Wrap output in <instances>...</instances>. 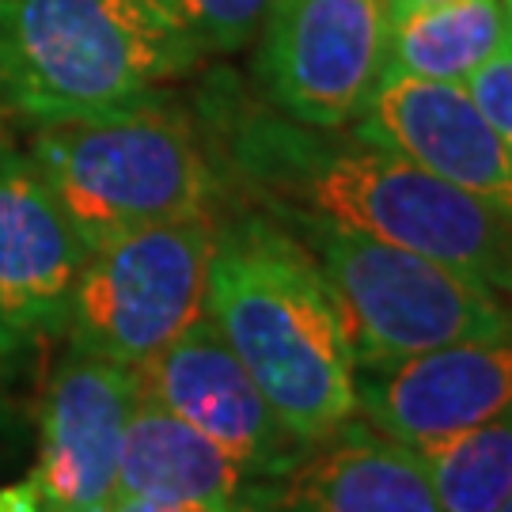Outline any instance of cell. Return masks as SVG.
I'll return each instance as SVG.
<instances>
[{
    "mask_svg": "<svg viewBox=\"0 0 512 512\" xmlns=\"http://www.w3.org/2000/svg\"><path fill=\"white\" fill-rule=\"evenodd\" d=\"M205 315L308 448L357 418V353L342 300L315 255L266 209L236 205L217 220Z\"/></svg>",
    "mask_w": 512,
    "mask_h": 512,
    "instance_id": "cell-2",
    "label": "cell"
},
{
    "mask_svg": "<svg viewBox=\"0 0 512 512\" xmlns=\"http://www.w3.org/2000/svg\"><path fill=\"white\" fill-rule=\"evenodd\" d=\"M31 160L84 251L145 224L220 217L228 202L202 122L164 95L38 126Z\"/></svg>",
    "mask_w": 512,
    "mask_h": 512,
    "instance_id": "cell-4",
    "label": "cell"
},
{
    "mask_svg": "<svg viewBox=\"0 0 512 512\" xmlns=\"http://www.w3.org/2000/svg\"><path fill=\"white\" fill-rule=\"evenodd\" d=\"M391 0H274L258 31L266 103L315 129H349L387 65Z\"/></svg>",
    "mask_w": 512,
    "mask_h": 512,
    "instance_id": "cell-7",
    "label": "cell"
},
{
    "mask_svg": "<svg viewBox=\"0 0 512 512\" xmlns=\"http://www.w3.org/2000/svg\"><path fill=\"white\" fill-rule=\"evenodd\" d=\"M463 84H467V92L475 95L482 114L490 118V126L512 148V50L509 46H501L494 57H486Z\"/></svg>",
    "mask_w": 512,
    "mask_h": 512,
    "instance_id": "cell-19",
    "label": "cell"
},
{
    "mask_svg": "<svg viewBox=\"0 0 512 512\" xmlns=\"http://www.w3.org/2000/svg\"><path fill=\"white\" fill-rule=\"evenodd\" d=\"M202 54H236L258 38L274 0H152Z\"/></svg>",
    "mask_w": 512,
    "mask_h": 512,
    "instance_id": "cell-17",
    "label": "cell"
},
{
    "mask_svg": "<svg viewBox=\"0 0 512 512\" xmlns=\"http://www.w3.org/2000/svg\"><path fill=\"white\" fill-rule=\"evenodd\" d=\"M27 353H31L27 342H19L16 334H8L0 327V452H16L19 444L27 440L31 414H27L23 395H19Z\"/></svg>",
    "mask_w": 512,
    "mask_h": 512,
    "instance_id": "cell-18",
    "label": "cell"
},
{
    "mask_svg": "<svg viewBox=\"0 0 512 512\" xmlns=\"http://www.w3.org/2000/svg\"><path fill=\"white\" fill-rule=\"evenodd\" d=\"M501 46V0H440L391 19L384 73L463 84Z\"/></svg>",
    "mask_w": 512,
    "mask_h": 512,
    "instance_id": "cell-15",
    "label": "cell"
},
{
    "mask_svg": "<svg viewBox=\"0 0 512 512\" xmlns=\"http://www.w3.org/2000/svg\"><path fill=\"white\" fill-rule=\"evenodd\" d=\"M137 387L194 425L258 482L285 475L308 452V444L266 403L251 372L205 311L137 368Z\"/></svg>",
    "mask_w": 512,
    "mask_h": 512,
    "instance_id": "cell-8",
    "label": "cell"
},
{
    "mask_svg": "<svg viewBox=\"0 0 512 512\" xmlns=\"http://www.w3.org/2000/svg\"><path fill=\"white\" fill-rule=\"evenodd\" d=\"M220 217L145 224L84 255L69 308V349L141 368L205 311Z\"/></svg>",
    "mask_w": 512,
    "mask_h": 512,
    "instance_id": "cell-6",
    "label": "cell"
},
{
    "mask_svg": "<svg viewBox=\"0 0 512 512\" xmlns=\"http://www.w3.org/2000/svg\"><path fill=\"white\" fill-rule=\"evenodd\" d=\"M202 129L228 194L247 205L342 224L448 262L512 296V217L403 152L353 129L304 126L270 103H243L232 92L205 99Z\"/></svg>",
    "mask_w": 512,
    "mask_h": 512,
    "instance_id": "cell-1",
    "label": "cell"
},
{
    "mask_svg": "<svg viewBox=\"0 0 512 512\" xmlns=\"http://www.w3.org/2000/svg\"><path fill=\"white\" fill-rule=\"evenodd\" d=\"M84 255L35 160L0 145V327L27 346L61 338Z\"/></svg>",
    "mask_w": 512,
    "mask_h": 512,
    "instance_id": "cell-12",
    "label": "cell"
},
{
    "mask_svg": "<svg viewBox=\"0 0 512 512\" xmlns=\"http://www.w3.org/2000/svg\"><path fill=\"white\" fill-rule=\"evenodd\" d=\"M501 16H505V46L512 50V0H501Z\"/></svg>",
    "mask_w": 512,
    "mask_h": 512,
    "instance_id": "cell-23",
    "label": "cell"
},
{
    "mask_svg": "<svg viewBox=\"0 0 512 512\" xmlns=\"http://www.w3.org/2000/svg\"><path fill=\"white\" fill-rule=\"evenodd\" d=\"M357 418L410 448L494 421L512 406V334L357 361Z\"/></svg>",
    "mask_w": 512,
    "mask_h": 512,
    "instance_id": "cell-10",
    "label": "cell"
},
{
    "mask_svg": "<svg viewBox=\"0 0 512 512\" xmlns=\"http://www.w3.org/2000/svg\"><path fill=\"white\" fill-rule=\"evenodd\" d=\"M255 512H440L418 448L349 418L285 475L258 486Z\"/></svg>",
    "mask_w": 512,
    "mask_h": 512,
    "instance_id": "cell-13",
    "label": "cell"
},
{
    "mask_svg": "<svg viewBox=\"0 0 512 512\" xmlns=\"http://www.w3.org/2000/svg\"><path fill=\"white\" fill-rule=\"evenodd\" d=\"M497 512H512V497H509V501H505V505H501Z\"/></svg>",
    "mask_w": 512,
    "mask_h": 512,
    "instance_id": "cell-24",
    "label": "cell"
},
{
    "mask_svg": "<svg viewBox=\"0 0 512 512\" xmlns=\"http://www.w3.org/2000/svg\"><path fill=\"white\" fill-rule=\"evenodd\" d=\"M323 266L342 300L357 361L512 334V304L448 262L304 213H270Z\"/></svg>",
    "mask_w": 512,
    "mask_h": 512,
    "instance_id": "cell-5",
    "label": "cell"
},
{
    "mask_svg": "<svg viewBox=\"0 0 512 512\" xmlns=\"http://www.w3.org/2000/svg\"><path fill=\"white\" fill-rule=\"evenodd\" d=\"M0 512H42V497L31 475H23L19 482L0 486Z\"/></svg>",
    "mask_w": 512,
    "mask_h": 512,
    "instance_id": "cell-20",
    "label": "cell"
},
{
    "mask_svg": "<svg viewBox=\"0 0 512 512\" xmlns=\"http://www.w3.org/2000/svg\"><path fill=\"white\" fill-rule=\"evenodd\" d=\"M137 395V368L69 349L35 418L38 459L27 475L35 478L42 512H110Z\"/></svg>",
    "mask_w": 512,
    "mask_h": 512,
    "instance_id": "cell-9",
    "label": "cell"
},
{
    "mask_svg": "<svg viewBox=\"0 0 512 512\" xmlns=\"http://www.w3.org/2000/svg\"><path fill=\"white\" fill-rule=\"evenodd\" d=\"M202 57L152 0H0V103L38 126L141 103Z\"/></svg>",
    "mask_w": 512,
    "mask_h": 512,
    "instance_id": "cell-3",
    "label": "cell"
},
{
    "mask_svg": "<svg viewBox=\"0 0 512 512\" xmlns=\"http://www.w3.org/2000/svg\"><path fill=\"white\" fill-rule=\"evenodd\" d=\"M349 129L512 217V148L467 84L384 73Z\"/></svg>",
    "mask_w": 512,
    "mask_h": 512,
    "instance_id": "cell-11",
    "label": "cell"
},
{
    "mask_svg": "<svg viewBox=\"0 0 512 512\" xmlns=\"http://www.w3.org/2000/svg\"><path fill=\"white\" fill-rule=\"evenodd\" d=\"M110 512H186V509H171V505H156V501H141V497H118Z\"/></svg>",
    "mask_w": 512,
    "mask_h": 512,
    "instance_id": "cell-21",
    "label": "cell"
},
{
    "mask_svg": "<svg viewBox=\"0 0 512 512\" xmlns=\"http://www.w3.org/2000/svg\"><path fill=\"white\" fill-rule=\"evenodd\" d=\"M258 486V478L239 471L194 425L137 395L118 463V497L186 512H255Z\"/></svg>",
    "mask_w": 512,
    "mask_h": 512,
    "instance_id": "cell-14",
    "label": "cell"
},
{
    "mask_svg": "<svg viewBox=\"0 0 512 512\" xmlns=\"http://www.w3.org/2000/svg\"><path fill=\"white\" fill-rule=\"evenodd\" d=\"M429 4H440V0H391V19L403 16V12H418V8H429Z\"/></svg>",
    "mask_w": 512,
    "mask_h": 512,
    "instance_id": "cell-22",
    "label": "cell"
},
{
    "mask_svg": "<svg viewBox=\"0 0 512 512\" xmlns=\"http://www.w3.org/2000/svg\"><path fill=\"white\" fill-rule=\"evenodd\" d=\"M440 512H497L512 497V406L494 421L418 444Z\"/></svg>",
    "mask_w": 512,
    "mask_h": 512,
    "instance_id": "cell-16",
    "label": "cell"
}]
</instances>
